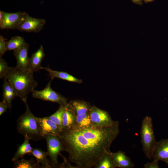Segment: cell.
I'll return each instance as SVG.
<instances>
[{"instance_id": "obj_1", "label": "cell", "mask_w": 168, "mask_h": 168, "mask_svg": "<svg viewBox=\"0 0 168 168\" xmlns=\"http://www.w3.org/2000/svg\"><path fill=\"white\" fill-rule=\"evenodd\" d=\"M119 133V122L115 121L106 127L73 126L58 136L76 168H91L104 154L110 152V146Z\"/></svg>"}, {"instance_id": "obj_2", "label": "cell", "mask_w": 168, "mask_h": 168, "mask_svg": "<svg viewBox=\"0 0 168 168\" xmlns=\"http://www.w3.org/2000/svg\"><path fill=\"white\" fill-rule=\"evenodd\" d=\"M33 73L30 70L9 67L4 74V77L13 88L17 97L24 103L27 102L28 94L32 93L37 85Z\"/></svg>"}, {"instance_id": "obj_3", "label": "cell", "mask_w": 168, "mask_h": 168, "mask_svg": "<svg viewBox=\"0 0 168 168\" xmlns=\"http://www.w3.org/2000/svg\"><path fill=\"white\" fill-rule=\"evenodd\" d=\"M26 110L20 116L17 121V128L18 133L24 137L30 140L37 141L41 139L37 117L31 112L27 102L25 103Z\"/></svg>"}, {"instance_id": "obj_4", "label": "cell", "mask_w": 168, "mask_h": 168, "mask_svg": "<svg viewBox=\"0 0 168 168\" xmlns=\"http://www.w3.org/2000/svg\"><path fill=\"white\" fill-rule=\"evenodd\" d=\"M153 124L152 118L146 116L142 120L140 132L142 150L146 157L149 159H152V150L157 142Z\"/></svg>"}, {"instance_id": "obj_5", "label": "cell", "mask_w": 168, "mask_h": 168, "mask_svg": "<svg viewBox=\"0 0 168 168\" xmlns=\"http://www.w3.org/2000/svg\"><path fill=\"white\" fill-rule=\"evenodd\" d=\"M44 138L46 142L48 155L52 168H60L58 157L60 152L65 151L64 146L61 140L56 135H47Z\"/></svg>"}, {"instance_id": "obj_6", "label": "cell", "mask_w": 168, "mask_h": 168, "mask_svg": "<svg viewBox=\"0 0 168 168\" xmlns=\"http://www.w3.org/2000/svg\"><path fill=\"white\" fill-rule=\"evenodd\" d=\"M50 80L45 87L40 91L35 89L32 92L33 98L58 103L60 105H65L68 103L67 99L53 90L51 87Z\"/></svg>"}, {"instance_id": "obj_7", "label": "cell", "mask_w": 168, "mask_h": 168, "mask_svg": "<svg viewBox=\"0 0 168 168\" xmlns=\"http://www.w3.org/2000/svg\"><path fill=\"white\" fill-rule=\"evenodd\" d=\"M89 114L92 126L97 127L110 126L114 123L108 113L94 105L89 110Z\"/></svg>"}, {"instance_id": "obj_8", "label": "cell", "mask_w": 168, "mask_h": 168, "mask_svg": "<svg viewBox=\"0 0 168 168\" xmlns=\"http://www.w3.org/2000/svg\"><path fill=\"white\" fill-rule=\"evenodd\" d=\"M45 22L44 19L34 18L25 12L17 29L21 31L38 33L43 28Z\"/></svg>"}, {"instance_id": "obj_9", "label": "cell", "mask_w": 168, "mask_h": 168, "mask_svg": "<svg viewBox=\"0 0 168 168\" xmlns=\"http://www.w3.org/2000/svg\"><path fill=\"white\" fill-rule=\"evenodd\" d=\"M25 12L9 13L0 11V27L2 29H17Z\"/></svg>"}, {"instance_id": "obj_10", "label": "cell", "mask_w": 168, "mask_h": 168, "mask_svg": "<svg viewBox=\"0 0 168 168\" xmlns=\"http://www.w3.org/2000/svg\"><path fill=\"white\" fill-rule=\"evenodd\" d=\"M40 133L42 138L47 135H56L62 131V130L48 117H37Z\"/></svg>"}, {"instance_id": "obj_11", "label": "cell", "mask_w": 168, "mask_h": 168, "mask_svg": "<svg viewBox=\"0 0 168 168\" xmlns=\"http://www.w3.org/2000/svg\"><path fill=\"white\" fill-rule=\"evenodd\" d=\"M152 157L153 160L161 161L168 165V139L156 142L152 150Z\"/></svg>"}, {"instance_id": "obj_12", "label": "cell", "mask_w": 168, "mask_h": 168, "mask_svg": "<svg viewBox=\"0 0 168 168\" xmlns=\"http://www.w3.org/2000/svg\"><path fill=\"white\" fill-rule=\"evenodd\" d=\"M29 44L26 43L22 47L13 51L14 55L16 58V67L22 70H29V58L28 53Z\"/></svg>"}, {"instance_id": "obj_13", "label": "cell", "mask_w": 168, "mask_h": 168, "mask_svg": "<svg viewBox=\"0 0 168 168\" xmlns=\"http://www.w3.org/2000/svg\"><path fill=\"white\" fill-rule=\"evenodd\" d=\"M116 167L120 168H133L134 166L130 158L125 153L119 151L115 152H110Z\"/></svg>"}, {"instance_id": "obj_14", "label": "cell", "mask_w": 168, "mask_h": 168, "mask_svg": "<svg viewBox=\"0 0 168 168\" xmlns=\"http://www.w3.org/2000/svg\"><path fill=\"white\" fill-rule=\"evenodd\" d=\"M45 56L44 48L40 45L38 49L32 53L29 58V70L34 72L43 69L41 64Z\"/></svg>"}, {"instance_id": "obj_15", "label": "cell", "mask_w": 168, "mask_h": 168, "mask_svg": "<svg viewBox=\"0 0 168 168\" xmlns=\"http://www.w3.org/2000/svg\"><path fill=\"white\" fill-rule=\"evenodd\" d=\"M3 78L2 100L6 102L8 108L10 110L12 106V100L17 96L13 88L7 79L4 77Z\"/></svg>"}, {"instance_id": "obj_16", "label": "cell", "mask_w": 168, "mask_h": 168, "mask_svg": "<svg viewBox=\"0 0 168 168\" xmlns=\"http://www.w3.org/2000/svg\"><path fill=\"white\" fill-rule=\"evenodd\" d=\"M75 114L68 103L62 117V131L67 130L72 128L75 125Z\"/></svg>"}, {"instance_id": "obj_17", "label": "cell", "mask_w": 168, "mask_h": 168, "mask_svg": "<svg viewBox=\"0 0 168 168\" xmlns=\"http://www.w3.org/2000/svg\"><path fill=\"white\" fill-rule=\"evenodd\" d=\"M43 69L49 73L52 79L57 78L75 83H80L82 82V80L77 78L65 72L54 70L48 67L43 68Z\"/></svg>"}, {"instance_id": "obj_18", "label": "cell", "mask_w": 168, "mask_h": 168, "mask_svg": "<svg viewBox=\"0 0 168 168\" xmlns=\"http://www.w3.org/2000/svg\"><path fill=\"white\" fill-rule=\"evenodd\" d=\"M68 104L73 111L75 116L88 112L91 107L86 102L80 100H72Z\"/></svg>"}, {"instance_id": "obj_19", "label": "cell", "mask_w": 168, "mask_h": 168, "mask_svg": "<svg viewBox=\"0 0 168 168\" xmlns=\"http://www.w3.org/2000/svg\"><path fill=\"white\" fill-rule=\"evenodd\" d=\"M30 140L28 138L24 137V142L18 146L17 151L15 153L12 159V161H14L22 158L23 156L26 154H31L33 148L31 146L29 142Z\"/></svg>"}, {"instance_id": "obj_20", "label": "cell", "mask_w": 168, "mask_h": 168, "mask_svg": "<svg viewBox=\"0 0 168 168\" xmlns=\"http://www.w3.org/2000/svg\"><path fill=\"white\" fill-rule=\"evenodd\" d=\"M31 155L36 159V161L41 163L44 168H52L49 159L47 158V152H45L40 148H33Z\"/></svg>"}, {"instance_id": "obj_21", "label": "cell", "mask_w": 168, "mask_h": 168, "mask_svg": "<svg viewBox=\"0 0 168 168\" xmlns=\"http://www.w3.org/2000/svg\"><path fill=\"white\" fill-rule=\"evenodd\" d=\"M26 43L23 37L16 36L6 41V48L7 50L14 51L22 47Z\"/></svg>"}, {"instance_id": "obj_22", "label": "cell", "mask_w": 168, "mask_h": 168, "mask_svg": "<svg viewBox=\"0 0 168 168\" xmlns=\"http://www.w3.org/2000/svg\"><path fill=\"white\" fill-rule=\"evenodd\" d=\"M14 168H42V166L32 158L29 160L22 158L13 161Z\"/></svg>"}, {"instance_id": "obj_23", "label": "cell", "mask_w": 168, "mask_h": 168, "mask_svg": "<svg viewBox=\"0 0 168 168\" xmlns=\"http://www.w3.org/2000/svg\"><path fill=\"white\" fill-rule=\"evenodd\" d=\"M110 153L104 154L93 167L94 168H116L113 159Z\"/></svg>"}, {"instance_id": "obj_24", "label": "cell", "mask_w": 168, "mask_h": 168, "mask_svg": "<svg viewBox=\"0 0 168 168\" xmlns=\"http://www.w3.org/2000/svg\"><path fill=\"white\" fill-rule=\"evenodd\" d=\"M91 126L89 111L84 114L75 116V123L73 126L85 127Z\"/></svg>"}, {"instance_id": "obj_25", "label": "cell", "mask_w": 168, "mask_h": 168, "mask_svg": "<svg viewBox=\"0 0 168 168\" xmlns=\"http://www.w3.org/2000/svg\"><path fill=\"white\" fill-rule=\"evenodd\" d=\"M66 105H60L58 109L55 113L50 116H48L49 119L57 125L62 130V117Z\"/></svg>"}, {"instance_id": "obj_26", "label": "cell", "mask_w": 168, "mask_h": 168, "mask_svg": "<svg viewBox=\"0 0 168 168\" xmlns=\"http://www.w3.org/2000/svg\"><path fill=\"white\" fill-rule=\"evenodd\" d=\"M9 67L7 62L2 57H0V78L3 77L5 73Z\"/></svg>"}, {"instance_id": "obj_27", "label": "cell", "mask_w": 168, "mask_h": 168, "mask_svg": "<svg viewBox=\"0 0 168 168\" xmlns=\"http://www.w3.org/2000/svg\"><path fill=\"white\" fill-rule=\"evenodd\" d=\"M7 39L2 36L0 35V57H2L7 50L6 46Z\"/></svg>"}, {"instance_id": "obj_28", "label": "cell", "mask_w": 168, "mask_h": 168, "mask_svg": "<svg viewBox=\"0 0 168 168\" xmlns=\"http://www.w3.org/2000/svg\"><path fill=\"white\" fill-rule=\"evenodd\" d=\"M158 161L153 160L151 162H147L144 165V168H159V166L158 165Z\"/></svg>"}, {"instance_id": "obj_29", "label": "cell", "mask_w": 168, "mask_h": 168, "mask_svg": "<svg viewBox=\"0 0 168 168\" xmlns=\"http://www.w3.org/2000/svg\"><path fill=\"white\" fill-rule=\"evenodd\" d=\"M7 108H8V106L4 100H2V101L0 102V116L7 111Z\"/></svg>"}, {"instance_id": "obj_30", "label": "cell", "mask_w": 168, "mask_h": 168, "mask_svg": "<svg viewBox=\"0 0 168 168\" xmlns=\"http://www.w3.org/2000/svg\"><path fill=\"white\" fill-rule=\"evenodd\" d=\"M142 0H131L134 3L140 5H142Z\"/></svg>"}, {"instance_id": "obj_31", "label": "cell", "mask_w": 168, "mask_h": 168, "mask_svg": "<svg viewBox=\"0 0 168 168\" xmlns=\"http://www.w3.org/2000/svg\"><path fill=\"white\" fill-rule=\"evenodd\" d=\"M144 1L145 3H147L149 2H152L154 0H143Z\"/></svg>"}]
</instances>
